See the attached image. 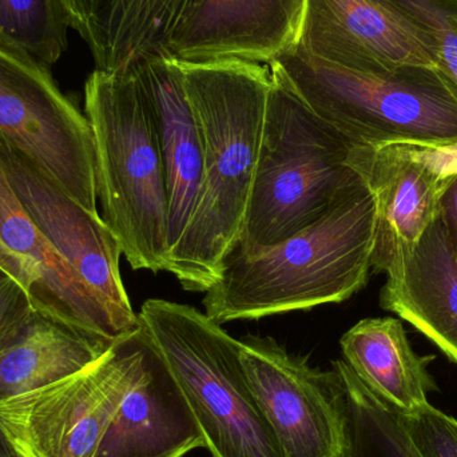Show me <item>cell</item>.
<instances>
[{
	"mask_svg": "<svg viewBox=\"0 0 457 457\" xmlns=\"http://www.w3.org/2000/svg\"><path fill=\"white\" fill-rule=\"evenodd\" d=\"M0 163L16 197L123 336L141 328L120 276L117 237L101 214L86 211L29 158L0 141Z\"/></svg>",
	"mask_w": 457,
	"mask_h": 457,
	"instance_id": "cell-10",
	"label": "cell"
},
{
	"mask_svg": "<svg viewBox=\"0 0 457 457\" xmlns=\"http://www.w3.org/2000/svg\"><path fill=\"white\" fill-rule=\"evenodd\" d=\"M250 389L284 457H346L348 400L337 370L312 367L270 337L239 341Z\"/></svg>",
	"mask_w": 457,
	"mask_h": 457,
	"instance_id": "cell-9",
	"label": "cell"
},
{
	"mask_svg": "<svg viewBox=\"0 0 457 457\" xmlns=\"http://www.w3.org/2000/svg\"><path fill=\"white\" fill-rule=\"evenodd\" d=\"M306 0H192L166 45L179 62L273 63L300 40Z\"/></svg>",
	"mask_w": 457,
	"mask_h": 457,
	"instance_id": "cell-11",
	"label": "cell"
},
{
	"mask_svg": "<svg viewBox=\"0 0 457 457\" xmlns=\"http://www.w3.org/2000/svg\"><path fill=\"white\" fill-rule=\"evenodd\" d=\"M340 345L344 361L357 378L400 412L424 407L428 395L437 391L428 372L436 357L413 351L400 320H361L341 337Z\"/></svg>",
	"mask_w": 457,
	"mask_h": 457,
	"instance_id": "cell-19",
	"label": "cell"
},
{
	"mask_svg": "<svg viewBox=\"0 0 457 457\" xmlns=\"http://www.w3.org/2000/svg\"><path fill=\"white\" fill-rule=\"evenodd\" d=\"M400 413L405 432L421 457H457V419L429 403Z\"/></svg>",
	"mask_w": 457,
	"mask_h": 457,
	"instance_id": "cell-24",
	"label": "cell"
},
{
	"mask_svg": "<svg viewBox=\"0 0 457 457\" xmlns=\"http://www.w3.org/2000/svg\"><path fill=\"white\" fill-rule=\"evenodd\" d=\"M380 305L410 322L457 364V253L439 217L403 270L386 277Z\"/></svg>",
	"mask_w": 457,
	"mask_h": 457,
	"instance_id": "cell-17",
	"label": "cell"
},
{
	"mask_svg": "<svg viewBox=\"0 0 457 457\" xmlns=\"http://www.w3.org/2000/svg\"><path fill=\"white\" fill-rule=\"evenodd\" d=\"M424 43L457 93V0H383Z\"/></svg>",
	"mask_w": 457,
	"mask_h": 457,
	"instance_id": "cell-23",
	"label": "cell"
},
{
	"mask_svg": "<svg viewBox=\"0 0 457 457\" xmlns=\"http://www.w3.org/2000/svg\"><path fill=\"white\" fill-rule=\"evenodd\" d=\"M138 316L212 457H284L247 383L239 340L205 312L184 303L152 298Z\"/></svg>",
	"mask_w": 457,
	"mask_h": 457,
	"instance_id": "cell-6",
	"label": "cell"
},
{
	"mask_svg": "<svg viewBox=\"0 0 457 457\" xmlns=\"http://www.w3.org/2000/svg\"><path fill=\"white\" fill-rule=\"evenodd\" d=\"M351 149L273 79L246 221L234 250L270 246L321 219L362 182L348 163Z\"/></svg>",
	"mask_w": 457,
	"mask_h": 457,
	"instance_id": "cell-5",
	"label": "cell"
},
{
	"mask_svg": "<svg viewBox=\"0 0 457 457\" xmlns=\"http://www.w3.org/2000/svg\"><path fill=\"white\" fill-rule=\"evenodd\" d=\"M348 400L346 457H421L403 426L402 413L376 396L344 360L333 361Z\"/></svg>",
	"mask_w": 457,
	"mask_h": 457,
	"instance_id": "cell-21",
	"label": "cell"
},
{
	"mask_svg": "<svg viewBox=\"0 0 457 457\" xmlns=\"http://www.w3.org/2000/svg\"><path fill=\"white\" fill-rule=\"evenodd\" d=\"M70 24L90 48L96 69L128 71L166 55L169 37L192 0H63Z\"/></svg>",
	"mask_w": 457,
	"mask_h": 457,
	"instance_id": "cell-18",
	"label": "cell"
},
{
	"mask_svg": "<svg viewBox=\"0 0 457 457\" xmlns=\"http://www.w3.org/2000/svg\"><path fill=\"white\" fill-rule=\"evenodd\" d=\"M348 163L375 201L372 270L397 276L439 217L440 201L453 179L443 181L396 144L352 147Z\"/></svg>",
	"mask_w": 457,
	"mask_h": 457,
	"instance_id": "cell-13",
	"label": "cell"
},
{
	"mask_svg": "<svg viewBox=\"0 0 457 457\" xmlns=\"http://www.w3.org/2000/svg\"><path fill=\"white\" fill-rule=\"evenodd\" d=\"M297 47L359 71L435 67L428 48L383 0H306Z\"/></svg>",
	"mask_w": 457,
	"mask_h": 457,
	"instance_id": "cell-14",
	"label": "cell"
},
{
	"mask_svg": "<svg viewBox=\"0 0 457 457\" xmlns=\"http://www.w3.org/2000/svg\"><path fill=\"white\" fill-rule=\"evenodd\" d=\"M197 448H205L203 432L146 332L96 457H184Z\"/></svg>",
	"mask_w": 457,
	"mask_h": 457,
	"instance_id": "cell-15",
	"label": "cell"
},
{
	"mask_svg": "<svg viewBox=\"0 0 457 457\" xmlns=\"http://www.w3.org/2000/svg\"><path fill=\"white\" fill-rule=\"evenodd\" d=\"M0 269L26 290L42 316L112 343L122 337L106 309L34 224L16 197L2 163Z\"/></svg>",
	"mask_w": 457,
	"mask_h": 457,
	"instance_id": "cell-12",
	"label": "cell"
},
{
	"mask_svg": "<svg viewBox=\"0 0 457 457\" xmlns=\"http://www.w3.org/2000/svg\"><path fill=\"white\" fill-rule=\"evenodd\" d=\"M69 29L63 0H0V48L46 69L66 51Z\"/></svg>",
	"mask_w": 457,
	"mask_h": 457,
	"instance_id": "cell-22",
	"label": "cell"
},
{
	"mask_svg": "<svg viewBox=\"0 0 457 457\" xmlns=\"http://www.w3.org/2000/svg\"><path fill=\"white\" fill-rule=\"evenodd\" d=\"M112 341L35 314L24 335L0 353V400L42 388L96 361Z\"/></svg>",
	"mask_w": 457,
	"mask_h": 457,
	"instance_id": "cell-20",
	"label": "cell"
},
{
	"mask_svg": "<svg viewBox=\"0 0 457 457\" xmlns=\"http://www.w3.org/2000/svg\"><path fill=\"white\" fill-rule=\"evenodd\" d=\"M0 141L29 158L72 200L99 214L87 117L51 70L0 48Z\"/></svg>",
	"mask_w": 457,
	"mask_h": 457,
	"instance_id": "cell-8",
	"label": "cell"
},
{
	"mask_svg": "<svg viewBox=\"0 0 457 457\" xmlns=\"http://www.w3.org/2000/svg\"><path fill=\"white\" fill-rule=\"evenodd\" d=\"M102 220L134 270H166L169 198L149 99L136 69L94 70L85 85Z\"/></svg>",
	"mask_w": 457,
	"mask_h": 457,
	"instance_id": "cell-3",
	"label": "cell"
},
{
	"mask_svg": "<svg viewBox=\"0 0 457 457\" xmlns=\"http://www.w3.org/2000/svg\"><path fill=\"white\" fill-rule=\"evenodd\" d=\"M134 69L152 107L165 169L170 252L189 222L203 184V136L177 59L150 56Z\"/></svg>",
	"mask_w": 457,
	"mask_h": 457,
	"instance_id": "cell-16",
	"label": "cell"
},
{
	"mask_svg": "<svg viewBox=\"0 0 457 457\" xmlns=\"http://www.w3.org/2000/svg\"><path fill=\"white\" fill-rule=\"evenodd\" d=\"M37 313L26 290L0 269V353L24 335Z\"/></svg>",
	"mask_w": 457,
	"mask_h": 457,
	"instance_id": "cell-25",
	"label": "cell"
},
{
	"mask_svg": "<svg viewBox=\"0 0 457 457\" xmlns=\"http://www.w3.org/2000/svg\"><path fill=\"white\" fill-rule=\"evenodd\" d=\"M268 67L352 147L457 139V94L436 67L359 71L298 47Z\"/></svg>",
	"mask_w": 457,
	"mask_h": 457,
	"instance_id": "cell-4",
	"label": "cell"
},
{
	"mask_svg": "<svg viewBox=\"0 0 457 457\" xmlns=\"http://www.w3.org/2000/svg\"><path fill=\"white\" fill-rule=\"evenodd\" d=\"M439 219L442 220L457 253V177L451 182L440 201Z\"/></svg>",
	"mask_w": 457,
	"mask_h": 457,
	"instance_id": "cell-26",
	"label": "cell"
},
{
	"mask_svg": "<svg viewBox=\"0 0 457 457\" xmlns=\"http://www.w3.org/2000/svg\"><path fill=\"white\" fill-rule=\"evenodd\" d=\"M179 63L203 136L204 173L165 271L185 290L205 293L244 230L273 79L265 64L238 59Z\"/></svg>",
	"mask_w": 457,
	"mask_h": 457,
	"instance_id": "cell-1",
	"label": "cell"
},
{
	"mask_svg": "<svg viewBox=\"0 0 457 457\" xmlns=\"http://www.w3.org/2000/svg\"><path fill=\"white\" fill-rule=\"evenodd\" d=\"M375 225V201L361 182L284 241L234 250L205 292V313L222 325L348 300L370 279Z\"/></svg>",
	"mask_w": 457,
	"mask_h": 457,
	"instance_id": "cell-2",
	"label": "cell"
},
{
	"mask_svg": "<svg viewBox=\"0 0 457 457\" xmlns=\"http://www.w3.org/2000/svg\"><path fill=\"white\" fill-rule=\"evenodd\" d=\"M0 457H23L13 447L12 443L8 439L2 427H0Z\"/></svg>",
	"mask_w": 457,
	"mask_h": 457,
	"instance_id": "cell-27",
	"label": "cell"
},
{
	"mask_svg": "<svg viewBox=\"0 0 457 457\" xmlns=\"http://www.w3.org/2000/svg\"><path fill=\"white\" fill-rule=\"evenodd\" d=\"M145 337L141 324L85 370L0 400V427L16 451L23 457H96Z\"/></svg>",
	"mask_w": 457,
	"mask_h": 457,
	"instance_id": "cell-7",
	"label": "cell"
}]
</instances>
